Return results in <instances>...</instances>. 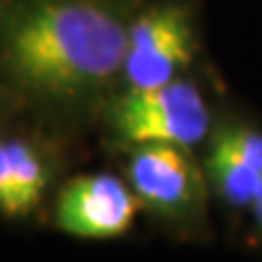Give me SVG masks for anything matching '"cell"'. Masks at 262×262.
Here are the masks:
<instances>
[{
    "instance_id": "8",
    "label": "cell",
    "mask_w": 262,
    "mask_h": 262,
    "mask_svg": "<svg viewBox=\"0 0 262 262\" xmlns=\"http://www.w3.org/2000/svg\"><path fill=\"white\" fill-rule=\"evenodd\" d=\"M251 206H253V210H256L258 221L262 223V186H260V190H258V194H256V199L251 201Z\"/></svg>"
},
{
    "instance_id": "3",
    "label": "cell",
    "mask_w": 262,
    "mask_h": 262,
    "mask_svg": "<svg viewBox=\"0 0 262 262\" xmlns=\"http://www.w3.org/2000/svg\"><path fill=\"white\" fill-rule=\"evenodd\" d=\"M129 184L136 196L166 216H188L201 208L203 177L175 144H140L129 162Z\"/></svg>"
},
{
    "instance_id": "2",
    "label": "cell",
    "mask_w": 262,
    "mask_h": 262,
    "mask_svg": "<svg viewBox=\"0 0 262 262\" xmlns=\"http://www.w3.org/2000/svg\"><path fill=\"white\" fill-rule=\"evenodd\" d=\"M208 107L199 90L184 81L131 90L118 107V129L136 144L190 146L206 136Z\"/></svg>"
},
{
    "instance_id": "4",
    "label": "cell",
    "mask_w": 262,
    "mask_h": 262,
    "mask_svg": "<svg viewBox=\"0 0 262 262\" xmlns=\"http://www.w3.org/2000/svg\"><path fill=\"white\" fill-rule=\"evenodd\" d=\"M192 57V35L179 9H155L142 15L129 31L125 75L131 90L158 88L168 81Z\"/></svg>"
},
{
    "instance_id": "7",
    "label": "cell",
    "mask_w": 262,
    "mask_h": 262,
    "mask_svg": "<svg viewBox=\"0 0 262 262\" xmlns=\"http://www.w3.org/2000/svg\"><path fill=\"white\" fill-rule=\"evenodd\" d=\"M48 184L44 158L24 140H0V214L20 219L42 201Z\"/></svg>"
},
{
    "instance_id": "5",
    "label": "cell",
    "mask_w": 262,
    "mask_h": 262,
    "mask_svg": "<svg viewBox=\"0 0 262 262\" xmlns=\"http://www.w3.org/2000/svg\"><path fill=\"white\" fill-rule=\"evenodd\" d=\"M136 216V194L112 175L72 179L57 199V225L77 238H116Z\"/></svg>"
},
{
    "instance_id": "1",
    "label": "cell",
    "mask_w": 262,
    "mask_h": 262,
    "mask_svg": "<svg viewBox=\"0 0 262 262\" xmlns=\"http://www.w3.org/2000/svg\"><path fill=\"white\" fill-rule=\"evenodd\" d=\"M129 31L90 3H44L7 35V59L24 83L48 94L101 85L127 57Z\"/></svg>"
},
{
    "instance_id": "6",
    "label": "cell",
    "mask_w": 262,
    "mask_h": 262,
    "mask_svg": "<svg viewBox=\"0 0 262 262\" xmlns=\"http://www.w3.org/2000/svg\"><path fill=\"white\" fill-rule=\"evenodd\" d=\"M208 166L223 199L234 206H251L262 186V136L247 129L219 134Z\"/></svg>"
}]
</instances>
